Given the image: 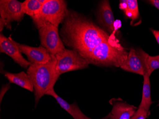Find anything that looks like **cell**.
<instances>
[{"instance_id": "19", "label": "cell", "mask_w": 159, "mask_h": 119, "mask_svg": "<svg viewBox=\"0 0 159 119\" xmlns=\"http://www.w3.org/2000/svg\"><path fill=\"white\" fill-rule=\"evenodd\" d=\"M149 112L143 107L139 106L131 119H146L148 117Z\"/></svg>"}, {"instance_id": "13", "label": "cell", "mask_w": 159, "mask_h": 119, "mask_svg": "<svg viewBox=\"0 0 159 119\" xmlns=\"http://www.w3.org/2000/svg\"><path fill=\"white\" fill-rule=\"evenodd\" d=\"M46 95L52 96L55 98L61 107L70 114L74 119H92L86 116L79 108L75 103L73 104H70L66 100L62 99L55 93L54 88L48 92Z\"/></svg>"}, {"instance_id": "22", "label": "cell", "mask_w": 159, "mask_h": 119, "mask_svg": "<svg viewBox=\"0 0 159 119\" xmlns=\"http://www.w3.org/2000/svg\"><path fill=\"white\" fill-rule=\"evenodd\" d=\"M6 21L5 20L0 17V32L2 33V30H3V28L6 27Z\"/></svg>"}, {"instance_id": "5", "label": "cell", "mask_w": 159, "mask_h": 119, "mask_svg": "<svg viewBox=\"0 0 159 119\" xmlns=\"http://www.w3.org/2000/svg\"><path fill=\"white\" fill-rule=\"evenodd\" d=\"M55 56L56 59L55 72L58 78L63 73L84 69L89 66L86 60L75 50L65 48Z\"/></svg>"}, {"instance_id": "8", "label": "cell", "mask_w": 159, "mask_h": 119, "mask_svg": "<svg viewBox=\"0 0 159 119\" xmlns=\"http://www.w3.org/2000/svg\"><path fill=\"white\" fill-rule=\"evenodd\" d=\"M0 52L9 56L14 62L24 68H28L31 64L23 57L17 43L11 37H6L2 33L0 34Z\"/></svg>"}, {"instance_id": "14", "label": "cell", "mask_w": 159, "mask_h": 119, "mask_svg": "<svg viewBox=\"0 0 159 119\" xmlns=\"http://www.w3.org/2000/svg\"><path fill=\"white\" fill-rule=\"evenodd\" d=\"M4 74L10 83L16 84L30 92H34L33 83L27 73L24 71L17 73L5 72Z\"/></svg>"}, {"instance_id": "23", "label": "cell", "mask_w": 159, "mask_h": 119, "mask_svg": "<svg viewBox=\"0 0 159 119\" xmlns=\"http://www.w3.org/2000/svg\"><path fill=\"white\" fill-rule=\"evenodd\" d=\"M148 2H150L159 10V0H150L148 1Z\"/></svg>"}, {"instance_id": "17", "label": "cell", "mask_w": 159, "mask_h": 119, "mask_svg": "<svg viewBox=\"0 0 159 119\" xmlns=\"http://www.w3.org/2000/svg\"><path fill=\"white\" fill-rule=\"evenodd\" d=\"M43 5L39 0H26L23 2V11L32 18L39 13Z\"/></svg>"}, {"instance_id": "3", "label": "cell", "mask_w": 159, "mask_h": 119, "mask_svg": "<svg viewBox=\"0 0 159 119\" xmlns=\"http://www.w3.org/2000/svg\"><path fill=\"white\" fill-rule=\"evenodd\" d=\"M56 59L52 55V59L46 64L32 63L27 70V74L33 83L35 105L43 96L53 89L58 78L55 72Z\"/></svg>"}, {"instance_id": "4", "label": "cell", "mask_w": 159, "mask_h": 119, "mask_svg": "<svg viewBox=\"0 0 159 119\" xmlns=\"http://www.w3.org/2000/svg\"><path fill=\"white\" fill-rule=\"evenodd\" d=\"M68 10L67 2L65 1L48 0L43 5L39 13L32 17L33 23L37 29L48 24L58 27Z\"/></svg>"}, {"instance_id": "18", "label": "cell", "mask_w": 159, "mask_h": 119, "mask_svg": "<svg viewBox=\"0 0 159 119\" xmlns=\"http://www.w3.org/2000/svg\"><path fill=\"white\" fill-rule=\"evenodd\" d=\"M127 8L125 11V14L132 20L131 24L140 17L138 1L136 0H127Z\"/></svg>"}, {"instance_id": "7", "label": "cell", "mask_w": 159, "mask_h": 119, "mask_svg": "<svg viewBox=\"0 0 159 119\" xmlns=\"http://www.w3.org/2000/svg\"><path fill=\"white\" fill-rule=\"evenodd\" d=\"M24 15L23 2L17 0L0 1V17L6 21V28L11 29V22H20L23 20Z\"/></svg>"}, {"instance_id": "2", "label": "cell", "mask_w": 159, "mask_h": 119, "mask_svg": "<svg viewBox=\"0 0 159 119\" xmlns=\"http://www.w3.org/2000/svg\"><path fill=\"white\" fill-rule=\"evenodd\" d=\"M129 52L114 37L100 43L84 57L89 64L100 67H120Z\"/></svg>"}, {"instance_id": "11", "label": "cell", "mask_w": 159, "mask_h": 119, "mask_svg": "<svg viewBox=\"0 0 159 119\" xmlns=\"http://www.w3.org/2000/svg\"><path fill=\"white\" fill-rule=\"evenodd\" d=\"M120 68L129 72L144 76L147 71L145 64L137 50L134 49L129 52L127 58L120 66Z\"/></svg>"}, {"instance_id": "9", "label": "cell", "mask_w": 159, "mask_h": 119, "mask_svg": "<svg viewBox=\"0 0 159 119\" xmlns=\"http://www.w3.org/2000/svg\"><path fill=\"white\" fill-rule=\"evenodd\" d=\"M17 44L21 53L26 55L28 61L31 64H46L51 60V54L42 45L34 47L18 43Z\"/></svg>"}, {"instance_id": "12", "label": "cell", "mask_w": 159, "mask_h": 119, "mask_svg": "<svg viewBox=\"0 0 159 119\" xmlns=\"http://www.w3.org/2000/svg\"><path fill=\"white\" fill-rule=\"evenodd\" d=\"M109 103L112 106L111 113L114 119H131L138 108L120 99H112Z\"/></svg>"}, {"instance_id": "25", "label": "cell", "mask_w": 159, "mask_h": 119, "mask_svg": "<svg viewBox=\"0 0 159 119\" xmlns=\"http://www.w3.org/2000/svg\"><path fill=\"white\" fill-rule=\"evenodd\" d=\"M158 106H159V103H158Z\"/></svg>"}, {"instance_id": "6", "label": "cell", "mask_w": 159, "mask_h": 119, "mask_svg": "<svg viewBox=\"0 0 159 119\" xmlns=\"http://www.w3.org/2000/svg\"><path fill=\"white\" fill-rule=\"evenodd\" d=\"M38 30L41 44L51 55H56L66 48L60 36L58 27L48 24Z\"/></svg>"}, {"instance_id": "10", "label": "cell", "mask_w": 159, "mask_h": 119, "mask_svg": "<svg viewBox=\"0 0 159 119\" xmlns=\"http://www.w3.org/2000/svg\"><path fill=\"white\" fill-rule=\"evenodd\" d=\"M97 19L102 29L108 33H113L115 29V19L109 1L104 0L100 2L97 11Z\"/></svg>"}, {"instance_id": "16", "label": "cell", "mask_w": 159, "mask_h": 119, "mask_svg": "<svg viewBox=\"0 0 159 119\" xmlns=\"http://www.w3.org/2000/svg\"><path fill=\"white\" fill-rule=\"evenodd\" d=\"M137 51L143 61L149 76H151L154 70L159 69V55L150 56L142 49H138Z\"/></svg>"}, {"instance_id": "20", "label": "cell", "mask_w": 159, "mask_h": 119, "mask_svg": "<svg viewBox=\"0 0 159 119\" xmlns=\"http://www.w3.org/2000/svg\"><path fill=\"white\" fill-rule=\"evenodd\" d=\"M10 87L9 84L2 86L1 91V102H2V97L3 96L5 93L7 92V90H8L10 88Z\"/></svg>"}, {"instance_id": "21", "label": "cell", "mask_w": 159, "mask_h": 119, "mask_svg": "<svg viewBox=\"0 0 159 119\" xmlns=\"http://www.w3.org/2000/svg\"><path fill=\"white\" fill-rule=\"evenodd\" d=\"M150 30H151V32L153 34L154 37H155L156 41H157V43H158V44L159 45V31L156 30L152 29H151Z\"/></svg>"}, {"instance_id": "15", "label": "cell", "mask_w": 159, "mask_h": 119, "mask_svg": "<svg viewBox=\"0 0 159 119\" xmlns=\"http://www.w3.org/2000/svg\"><path fill=\"white\" fill-rule=\"evenodd\" d=\"M143 84V94L142 101L140 103V106L143 107L146 111L149 112L152 101L151 99V84L150 77L147 71H145L144 74Z\"/></svg>"}, {"instance_id": "1", "label": "cell", "mask_w": 159, "mask_h": 119, "mask_svg": "<svg viewBox=\"0 0 159 119\" xmlns=\"http://www.w3.org/2000/svg\"><path fill=\"white\" fill-rule=\"evenodd\" d=\"M59 35L65 46L84 57L111 36L102 28L81 13L68 10L61 23Z\"/></svg>"}, {"instance_id": "24", "label": "cell", "mask_w": 159, "mask_h": 119, "mask_svg": "<svg viewBox=\"0 0 159 119\" xmlns=\"http://www.w3.org/2000/svg\"><path fill=\"white\" fill-rule=\"evenodd\" d=\"M101 119H114V118H113V116H112V114H111V112L107 116Z\"/></svg>"}]
</instances>
